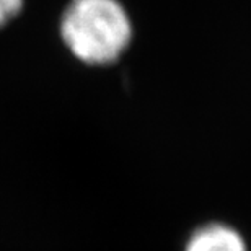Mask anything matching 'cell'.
Returning <instances> with one entry per match:
<instances>
[{
  "instance_id": "3957f363",
  "label": "cell",
  "mask_w": 251,
  "mask_h": 251,
  "mask_svg": "<svg viewBox=\"0 0 251 251\" xmlns=\"http://www.w3.org/2000/svg\"><path fill=\"white\" fill-rule=\"evenodd\" d=\"M23 0H0V26L7 25L22 10Z\"/></svg>"
},
{
  "instance_id": "7a4b0ae2",
  "label": "cell",
  "mask_w": 251,
  "mask_h": 251,
  "mask_svg": "<svg viewBox=\"0 0 251 251\" xmlns=\"http://www.w3.org/2000/svg\"><path fill=\"white\" fill-rule=\"evenodd\" d=\"M186 251H245L243 240L224 225H207L194 233Z\"/></svg>"
},
{
  "instance_id": "6da1fadb",
  "label": "cell",
  "mask_w": 251,
  "mask_h": 251,
  "mask_svg": "<svg viewBox=\"0 0 251 251\" xmlns=\"http://www.w3.org/2000/svg\"><path fill=\"white\" fill-rule=\"evenodd\" d=\"M61 33L74 56L87 64H109L130 41L129 17L116 0H72Z\"/></svg>"
}]
</instances>
